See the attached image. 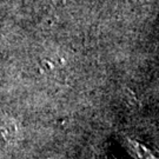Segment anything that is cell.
<instances>
[{"instance_id": "6da1fadb", "label": "cell", "mask_w": 159, "mask_h": 159, "mask_svg": "<svg viewBox=\"0 0 159 159\" xmlns=\"http://www.w3.org/2000/svg\"><path fill=\"white\" fill-rule=\"evenodd\" d=\"M126 148L134 159H159L150 148H146L144 144H142L136 139L127 138L126 139Z\"/></svg>"}]
</instances>
